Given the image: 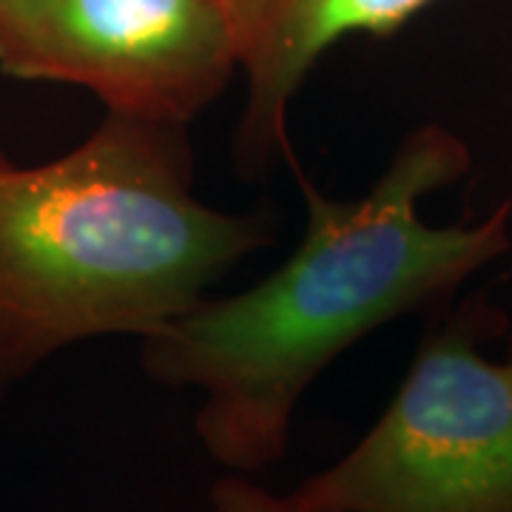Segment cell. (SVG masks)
I'll list each match as a JSON object with an SVG mask.
<instances>
[{
  "instance_id": "obj_3",
  "label": "cell",
  "mask_w": 512,
  "mask_h": 512,
  "mask_svg": "<svg viewBox=\"0 0 512 512\" xmlns=\"http://www.w3.org/2000/svg\"><path fill=\"white\" fill-rule=\"evenodd\" d=\"M504 328L484 299L444 313L373 427L291 493L330 512H512V336L504 359L481 350Z\"/></svg>"
},
{
  "instance_id": "obj_7",
  "label": "cell",
  "mask_w": 512,
  "mask_h": 512,
  "mask_svg": "<svg viewBox=\"0 0 512 512\" xmlns=\"http://www.w3.org/2000/svg\"><path fill=\"white\" fill-rule=\"evenodd\" d=\"M225 3H231L234 9L239 12V18H242V23H245V32H248V23H251V18H254L256 12L262 9V3L265 0H225ZM248 49V46H245Z\"/></svg>"
},
{
  "instance_id": "obj_1",
  "label": "cell",
  "mask_w": 512,
  "mask_h": 512,
  "mask_svg": "<svg viewBox=\"0 0 512 512\" xmlns=\"http://www.w3.org/2000/svg\"><path fill=\"white\" fill-rule=\"evenodd\" d=\"M470 165V146L441 123L413 128L353 200L319 191L296 160L305 231L291 256L251 288L205 296L140 339L151 382L202 393L194 430L225 473L274 470L296 407L342 353L399 316L441 308L510 251V200L478 222L421 220V202Z\"/></svg>"
},
{
  "instance_id": "obj_6",
  "label": "cell",
  "mask_w": 512,
  "mask_h": 512,
  "mask_svg": "<svg viewBox=\"0 0 512 512\" xmlns=\"http://www.w3.org/2000/svg\"><path fill=\"white\" fill-rule=\"evenodd\" d=\"M211 512H330L299 501L293 493H276L256 476L225 473L211 484Z\"/></svg>"
},
{
  "instance_id": "obj_2",
  "label": "cell",
  "mask_w": 512,
  "mask_h": 512,
  "mask_svg": "<svg viewBox=\"0 0 512 512\" xmlns=\"http://www.w3.org/2000/svg\"><path fill=\"white\" fill-rule=\"evenodd\" d=\"M271 245L265 214L197 194L188 126L103 111L46 163L0 148V396L72 345L154 333Z\"/></svg>"
},
{
  "instance_id": "obj_4",
  "label": "cell",
  "mask_w": 512,
  "mask_h": 512,
  "mask_svg": "<svg viewBox=\"0 0 512 512\" xmlns=\"http://www.w3.org/2000/svg\"><path fill=\"white\" fill-rule=\"evenodd\" d=\"M245 46L225 0H0V72L140 120L191 126L242 72Z\"/></svg>"
},
{
  "instance_id": "obj_5",
  "label": "cell",
  "mask_w": 512,
  "mask_h": 512,
  "mask_svg": "<svg viewBox=\"0 0 512 512\" xmlns=\"http://www.w3.org/2000/svg\"><path fill=\"white\" fill-rule=\"evenodd\" d=\"M433 0H265L248 23L242 74L245 106L234 134V165L268 177L293 165L291 106L319 60L345 37H390Z\"/></svg>"
}]
</instances>
